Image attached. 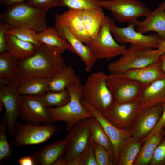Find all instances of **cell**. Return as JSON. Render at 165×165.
I'll list each match as a JSON object with an SVG mask.
<instances>
[{"mask_svg": "<svg viewBox=\"0 0 165 165\" xmlns=\"http://www.w3.org/2000/svg\"><path fill=\"white\" fill-rule=\"evenodd\" d=\"M66 66L61 54L41 43L33 55L19 61L12 80L18 86L34 77L52 78Z\"/></svg>", "mask_w": 165, "mask_h": 165, "instance_id": "6da1fadb", "label": "cell"}, {"mask_svg": "<svg viewBox=\"0 0 165 165\" xmlns=\"http://www.w3.org/2000/svg\"><path fill=\"white\" fill-rule=\"evenodd\" d=\"M71 96L70 101L59 108H47L48 116L52 123L62 121L66 123V130L69 132L79 122L93 117L83 105L81 100L83 98L82 85L78 76L73 82L66 87Z\"/></svg>", "mask_w": 165, "mask_h": 165, "instance_id": "7a4b0ae2", "label": "cell"}, {"mask_svg": "<svg viewBox=\"0 0 165 165\" xmlns=\"http://www.w3.org/2000/svg\"><path fill=\"white\" fill-rule=\"evenodd\" d=\"M48 11L32 7L24 2L6 8L0 14V19L12 28H27L37 33L48 28L46 14Z\"/></svg>", "mask_w": 165, "mask_h": 165, "instance_id": "3957f363", "label": "cell"}, {"mask_svg": "<svg viewBox=\"0 0 165 165\" xmlns=\"http://www.w3.org/2000/svg\"><path fill=\"white\" fill-rule=\"evenodd\" d=\"M162 55L158 49L130 45L119 59L108 64V69L110 73L121 74L156 63Z\"/></svg>", "mask_w": 165, "mask_h": 165, "instance_id": "277c9868", "label": "cell"}, {"mask_svg": "<svg viewBox=\"0 0 165 165\" xmlns=\"http://www.w3.org/2000/svg\"><path fill=\"white\" fill-rule=\"evenodd\" d=\"M107 75L104 72H94L82 86L83 99L102 114L114 101L106 84Z\"/></svg>", "mask_w": 165, "mask_h": 165, "instance_id": "5b68a950", "label": "cell"}, {"mask_svg": "<svg viewBox=\"0 0 165 165\" xmlns=\"http://www.w3.org/2000/svg\"><path fill=\"white\" fill-rule=\"evenodd\" d=\"M113 23L110 16H105L96 37L86 44L92 48L97 60L109 61L121 56L126 49L125 45L118 43L112 35L111 27Z\"/></svg>", "mask_w": 165, "mask_h": 165, "instance_id": "8992f818", "label": "cell"}, {"mask_svg": "<svg viewBox=\"0 0 165 165\" xmlns=\"http://www.w3.org/2000/svg\"><path fill=\"white\" fill-rule=\"evenodd\" d=\"M57 130L56 127L51 123L40 125L17 122L10 144L14 147H19L41 144L50 139Z\"/></svg>", "mask_w": 165, "mask_h": 165, "instance_id": "52a82bcc", "label": "cell"}, {"mask_svg": "<svg viewBox=\"0 0 165 165\" xmlns=\"http://www.w3.org/2000/svg\"><path fill=\"white\" fill-rule=\"evenodd\" d=\"M99 4L102 8L110 11L118 22L135 26L138 18L151 11L139 0H100Z\"/></svg>", "mask_w": 165, "mask_h": 165, "instance_id": "ba28073f", "label": "cell"}, {"mask_svg": "<svg viewBox=\"0 0 165 165\" xmlns=\"http://www.w3.org/2000/svg\"><path fill=\"white\" fill-rule=\"evenodd\" d=\"M140 109L138 100L125 102L114 101L102 115L107 120L117 128L130 131Z\"/></svg>", "mask_w": 165, "mask_h": 165, "instance_id": "9c48e42d", "label": "cell"}, {"mask_svg": "<svg viewBox=\"0 0 165 165\" xmlns=\"http://www.w3.org/2000/svg\"><path fill=\"white\" fill-rule=\"evenodd\" d=\"M17 86L13 81L8 85H0V110L5 107L3 121L10 137L13 136L14 126L20 116V95L17 92Z\"/></svg>", "mask_w": 165, "mask_h": 165, "instance_id": "30bf717a", "label": "cell"}, {"mask_svg": "<svg viewBox=\"0 0 165 165\" xmlns=\"http://www.w3.org/2000/svg\"><path fill=\"white\" fill-rule=\"evenodd\" d=\"M106 83L114 101L125 102L138 100L145 86L135 80L110 73Z\"/></svg>", "mask_w": 165, "mask_h": 165, "instance_id": "8fae6325", "label": "cell"}, {"mask_svg": "<svg viewBox=\"0 0 165 165\" xmlns=\"http://www.w3.org/2000/svg\"><path fill=\"white\" fill-rule=\"evenodd\" d=\"M164 104L141 109L137 114L130 130V138L141 141L152 131L162 115Z\"/></svg>", "mask_w": 165, "mask_h": 165, "instance_id": "7c38bea8", "label": "cell"}, {"mask_svg": "<svg viewBox=\"0 0 165 165\" xmlns=\"http://www.w3.org/2000/svg\"><path fill=\"white\" fill-rule=\"evenodd\" d=\"M135 26L129 24L125 27L117 26L113 23L111 31L114 38L119 44L129 43L135 46L157 49L163 40L157 34L144 35L134 29Z\"/></svg>", "mask_w": 165, "mask_h": 165, "instance_id": "4fadbf2b", "label": "cell"}, {"mask_svg": "<svg viewBox=\"0 0 165 165\" xmlns=\"http://www.w3.org/2000/svg\"><path fill=\"white\" fill-rule=\"evenodd\" d=\"M81 102L84 107L100 123L112 143L113 153V164L117 165L119 154L123 145L130 137V131L117 128L107 120L102 114L83 99Z\"/></svg>", "mask_w": 165, "mask_h": 165, "instance_id": "5bb4252c", "label": "cell"}, {"mask_svg": "<svg viewBox=\"0 0 165 165\" xmlns=\"http://www.w3.org/2000/svg\"><path fill=\"white\" fill-rule=\"evenodd\" d=\"M90 119H84L78 122L63 139L67 143L66 150L63 156L67 163L79 155L86 147L90 138Z\"/></svg>", "mask_w": 165, "mask_h": 165, "instance_id": "9a60e30c", "label": "cell"}, {"mask_svg": "<svg viewBox=\"0 0 165 165\" xmlns=\"http://www.w3.org/2000/svg\"><path fill=\"white\" fill-rule=\"evenodd\" d=\"M54 27L60 35L69 43L72 53L76 54L83 62L85 71L90 72L97 60L92 48L81 42L71 32L61 20L59 14L55 16Z\"/></svg>", "mask_w": 165, "mask_h": 165, "instance_id": "2e32d148", "label": "cell"}, {"mask_svg": "<svg viewBox=\"0 0 165 165\" xmlns=\"http://www.w3.org/2000/svg\"><path fill=\"white\" fill-rule=\"evenodd\" d=\"M20 116L26 123H52L46 108L37 96L20 95Z\"/></svg>", "mask_w": 165, "mask_h": 165, "instance_id": "e0dca14e", "label": "cell"}, {"mask_svg": "<svg viewBox=\"0 0 165 165\" xmlns=\"http://www.w3.org/2000/svg\"><path fill=\"white\" fill-rule=\"evenodd\" d=\"M136 30L142 34L153 31L165 39V1L145 16L143 21H138Z\"/></svg>", "mask_w": 165, "mask_h": 165, "instance_id": "ac0fdd59", "label": "cell"}, {"mask_svg": "<svg viewBox=\"0 0 165 165\" xmlns=\"http://www.w3.org/2000/svg\"><path fill=\"white\" fill-rule=\"evenodd\" d=\"M59 16L65 27L81 42L86 44L91 40L86 30L82 10L68 9Z\"/></svg>", "mask_w": 165, "mask_h": 165, "instance_id": "d6986e66", "label": "cell"}, {"mask_svg": "<svg viewBox=\"0 0 165 165\" xmlns=\"http://www.w3.org/2000/svg\"><path fill=\"white\" fill-rule=\"evenodd\" d=\"M66 148V142L63 139L46 145L32 156L35 164L53 165L57 160L63 157Z\"/></svg>", "mask_w": 165, "mask_h": 165, "instance_id": "ffe728a7", "label": "cell"}, {"mask_svg": "<svg viewBox=\"0 0 165 165\" xmlns=\"http://www.w3.org/2000/svg\"><path fill=\"white\" fill-rule=\"evenodd\" d=\"M141 109L165 103V77L145 86L138 99Z\"/></svg>", "mask_w": 165, "mask_h": 165, "instance_id": "44dd1931", "label": "cell"}, {"mask_svg": "<svg viewBox=\"0 0 165 165\" xmlns=\"http://www.w3.org/2000/svg\"><path fill=\"white\" fill-rule=\"evenodd\" d=\"M116 75L138 81L145 86L165 77V73L160 67V60L148 66Z\"/></svg>", "mask_w": 165, "mask_h": 165, "instance_id": "7402d4cb", "label": "cell"}, {"mask_svg": "<svg viewBox=\"0 0 165 165\" xmlns=\"http://www.w3.org/2000/svg\"><path fill=\"white\" fill-rule=\"evenodd\" d=\"M37 37L41 43L60 54H64L66 50L72 52L69 43L60 35L55 27H48L44 31L37 33Z\"/></svg>", "mask_w": 165, "mask_h": 165, "instance_id": "603a6c76", "label": "cell"}, {"mask_svg": "<svg viewBox=\"0 0 165 165\" xmlns=\"http://www.w3.org/2000/svg\"><path fill=\"white\" fill-rule=\"evenodd\" d=\"M7 51L19 61L26 60L33 55L38 46L30 42L20 39L16 37L6 34Z\"/></svg>", "mask_w": 165, "mask_h": 165, "instance_id": "cb8c5ba5", "label": "cell"}, {"mask_svg": "<svg viewBox=\"0 0 165 165\" xmlns=\"http://www.w3.org/2000/svg\"><path fill=\"white\" fill-rule=\"evenodd\" d=\"M102 8L82 10V16L86 31L91 39L97 35L105 16Z\"/></svg>", "mask_w": 165, "mask_h": 165, "instance_id": "d4e9b609", "label": "cell"}, {"mask_svg": "<svg viewBox=\"0 0 165 165\" xmlns=\"http://www.w3.org/2000/svg\"><path fill=\"white\" fill-rule=\"evenodd\" d=\"M52 78L35 77L31 78L18 85L17 88L20 95L39 96L49 90Z\"/></svg>", "mask_w": 165, "mask_h": 165, "instance_id": "484cf974", "label": "cell"}, {"mask_svg": "<svg viewBox=\"0 0 165 165\" xmlns=\"http://www.w3.org/2000/svg\"><path fill=\"white\" fill-rule=\"evenodd\" d=\"M161 132L155 133L148 137L144 142L134 164L147 165L150 164L155 150L160 144L162 138Z\"/></svg>", "mask_w": 165, "mask_h": 165, "instance_id": "4316f807", "label": "cell"}, {"mask_svg": "<svg viewBox=\"0 0 165 165\" xmlns=\"http://www.w3.org/2000/svg\"><path fill=\"white\" fill-rule=\"evenodd\" d=\"M78 77L72 67L66 65L61 72L52 78L49 84V90L58 92L64 90L75 81Z\"/></svg>", "mask_w": 165, "mask_h": 165, "instance_id": "83f0119b", "label": "cell"}, {"mask_svg": "<svg viewBox=\"0 0 165 165\" xmlns=\"http://www.w3.org/2000/svg\"><path fill=\"white\" fill-rule=\"evenodd\" d=\"M90 130L91 139L108 151L113 160V149L111 141L101 124L94 117L90 119Z\"/></svg>", "mask_w": 165, "mask_h": 165, "instance_id": "f1b7e54d", "label": "cell"}, {"mask_svg": "<svg viewBox=\"0 0 165 165\" xmlns=\"http://www.w3.org/2000/svg\"><path fill=\"white\" fill-rule=\"evenodd\" d=\"M37 96L47 108L63 106L70 101L71 98L70 94L67 89L58 92L48 91L43 94Z\"/></svg>", "mask_w": 165, "mask_h": 165, "instance_id": "f546056e", "label": "cell"}, {"mask_svg": "<svg viewBox=\"0 0 165 165\" xmlns=\"http://www.w3.org/2000/svg\"><path fill=\"white\" fill-rule=\"evenodd\" d=\"M141 143V141H134L130 137L120 151L117 165H133L139 152Z\"/></svg>", "mask_w": 165, "mask_h": 165, "instance_id": "4dcf8cb0", "label": "cell"}, {"mask_svg": "<svg viewBox=\"0 0 165 165\" xmlns=\"http://www.w3.org/2000/svg\"><path fill=\"white\" fill-rule=\"evenodd\" d=\"M19 61L8 51L0 53V80H13Z\"/></svg>", "mask_w": 165, "mask_h": 165, "instance_id": "1f68e13d", "label": "cell"}, {"mask_svg": "<svg viewBox=\"0 0 165 165\" xmlns=\"http://www.w3.org/2000/svg\"><path fill=\"white\" fill-rule=\"evenodd\" d=\"M6 34L14 35L20 39L32 43L37 46L41 44L38 39L37 33L27 28L13 27L7 31Z\"/></svg>", "mask_w": 165, "mask_h": 165, "instance_id": "d6a6232c", "label": "cell"}, {"mask_svg": "<svg viewBox=\"0 0 165 165\" xmlns=\"http://www.w3.org/2000/svg\"><path fill=\"white\" fill-rule=\"evenodd\" d=\"M100 0H61L60 6L68 9L83 10L88 9L102 8Z\"/></svg>", "mask_w": 165, "mask_h": 165, "instance_id": "836d02e7", "label": "cell"}, {"mask_svg": "<svg viewBox=\"0 0 165 165\" xmlns=\"http://www.w3.org/2000/svg\"><path fill=\"white\" fill-rule=\"evenodd\" d=\"M7 127L3 121L0 124V161L10 158L13 152L12 148L8 143L6 135Z\"/></svg>", "mask_w": 165, "mask_h": 165, "instance_id": "e575fe53", "label": "cell"}, {"mask_svg": "<svg viewBox=\"0 0 165 165\" xmlns=\"http://www.w3.org/2000/svg\"><path fill=\"white\" fill-rule=\"evenodd\" d=\"M80 165H97L93 142L90 138L85 148L79 155Z\"/></svg>", "mask_w": 165, "mask_h": 165, "instance_id": "d590c367", "label": "cell"}, {"mask_svg": "<svg viewBox=\"0 0 165 165\" xmlns=\"http://www.w3.org/2000/svg\"><path fill=\"white\" fill-rule=\"evenodd\" d=\"M92 141L97 165H113V160L108 152L93 140Z\"/></svg>", "mask_w": 165, "mask_h": 165, "instance_id": "8d00e7d4", "label": "cell"}, {"mask_svg": "<svg viewBox=\"0 0 165 165\" xmlns=\"http://www.w3.org/2000/svg\"><path fill=\"white\" fill-rule=\"evenodd\" d=\"M150 164L151 165L165 164V139L156 147Z\"/></svg>", "mask_w": 165, "mask_h": 165, "instance_id": "74e56055", "label": "cell"}, {"mask_svg": "<svg viewBox=\"0 0 165 165\" xmlns=\"http://www.w3.org/2000/svg\"><path fill=\"white\" fill-rule=\"evenodd\" d=\"M61 0H28L26 2L29 5L38 8L49 9L60 6Z\"/></svg>", "mask_w": 165, "mask_h": 165, "instance_id": "f35d334b", "label": "cell"}, {"mask_svg": "<svg viewBox=\"0 0 165 165\" xmlns=\"http://www.w3.org/2000/svg\"><path fill=\"white\" fill-rule=\"evenodd\" d=\"M12 27L7 23L0 20V53L7 51L6 35L7 31Z\"/></svg>", "mask_w": 165, "mask_h": 165, "instance_id": "ab89813d", "label": "cell"}, {"mask_svg": "<svg viewBox=\"0 0 165 165\" xmlns=\"http://www.w3.org/2000/svg\"><path fill=\"white\" fill-rule=\"evenodd\" d=\"M165 127V103L161 116L157 123L154 128L146 137L141 141H144L151 135L156 133L161 132V130Z\"/></svg>", "mask_w": 165, "mask_h": 165, "instance_id": "60d3db41", "label": "cell"}, {"mask_svg": "<svg viewBox=\"0 0 165 165\" xmlns=\"http://www.w3.org/2000/svg\"><path fill=\"white\" fill-rule=\"evenodd\" d=\"M20 165H34L35 163L32 156H25L22 157L18 160Z\"/></svg>", "mask_w": 165, "mask_h": 165, "instance_id": "b9f144b4", "label": "cell"}, {"mask_svg": "<svg viewBox=\"0 0 165 165\" xmlns=\"http://www.w3.org/2000/svg\"><path fill=\"white\" fill-rule=\"evenodd\" d=\"M28 0H0L1 5L6 8L21 3L25 2Z\"/></svg>", "mask_w": 165, "mask_h": 165, "instance_id": "7bdbcfd3", "label": "cell"}, {"mask_svg": "<svg viewBox=\"0 0 165 165\" xmlns=\"http://www.w3.org/2000/svg\"><path fill=\"white\" fill-rule=\"evenodd\" d=\"M157 49L160 51L162 55H165V39L162 40Z\"/></svg>", "mask_w": 165, "mask_h": 165, "instance_id": "ee69618b", "label": "cell"}, {"mask_svg": "<svg viewBox=\"0 0 165 165\" xmlns=\"http://www.w3.org/2000/svg\"><path fill=\"white\" fill-rule=\"evenodd\" d=\"M160 62L162 70L165 73V55L161 56L160 60Z\"/></svg>", "mask_w": 165, "mask_h": 165, "instance_id": "f6af8a7d", "label": "cell"}, {"mask_svg": "<svg viewBox=\"0 0 165 165\" xmlns=\"http://www.w3.org/2000/svg\"><path fill=\"white\" fill-rule=\"evenodd\" d=\"M67 162L64 160L63 157H62L56 161L53 165H67Z\"/></svg>", "mask_w": 165, "mask_h": 165, "instance_id": "bcb514c9", "label": "cell"}, {"mask_svg": "<svg viewBox=\"0 0 165 165\" xmlns=\"http://www.w3.org/2000/svg\"><path fill=\"white\" fill-rule=\"evenodd\" d=\"M162 134V136L165 135V130L163 132Z\"/></svg>", "mask_w": 165, "mask_h": 165, "instance_id": "7dc6e473", "label": "cell"}, {"mask_svg": "<svg viewBox=\"0 0 165 165\" xmlns=\"http://www.w3.org/2000/svg\"></svg>", "mask_w": 165, "mask_h": 165, "instance_id": "c3c4849f", "label": "cell"}]
</instances>
